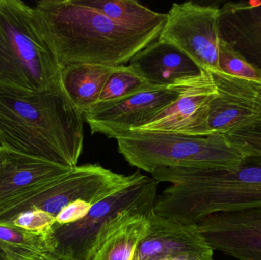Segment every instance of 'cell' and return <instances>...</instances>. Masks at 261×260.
I'll return each mask as SVG.
<instances>
[{
	"label": "cell",
	"mask_w": 261,
	"mask_h": 260,
	"mask_svg": "<svg viewBox=\"0 0 261 260\" xmlns=\"http://www.w3.org/2000/svg\"><path fill=\"white\" fill-rule=\"evenodd\" d=\"M5 151L3 148L0 147V171L3 167V162H4Z\"/></svg>",
	"instance_id": "4316f807"
},
{
	"label": "cell",
	"mask_w": 261,
	"mask_h": 260,
	"mask_svg": "<svg viewBox=\"0 0 261 260\" xmlns=\"http://www.w3.org/2000/svg\"><path fill=\"white\" fill-rule=\"evenodd\" d=\"M91 207V205L81 200L70 203L58 214L55 222L59 224H73L84 218Z\"/></svg>",
	"instance_id": "d4e9b609"
},
{
	"label": "cell",
	"mask_w": 261,
	"mask_h": 260,
	"mask_svg": "<svg viewBox=\"0 0 261 260\" xmlns=\"http://www.w3.org/2000/svg\"><path fill=\"white\" fill-rule=\"evenodd\" d=\"M156 260H166V259H156Z\"/></svg>",
	"instance_id": "f1b7e54d"
},
{
	"label": "cell",
	"mask_w": 261,
	"mask_h": 260,
	"mask_svg": "<svg viewBox=\"0 0 261 260\" xmlns=\"http://www.w3.org/2000/svg\"><path fill=\"white\" fill-rule=\"evenodd\" d=\"M219 67L220 72L261 83V71L251 65L229 44L221 39L219 44Z\"/></svg>",
	"instance_id": "7402d4cb"
},
{
	"label": "cell",
	"mask_w": 261,
	"mask_h": 260,
	"mask_svg": "<svg viewBox=\"0 0 261 260\" xmlns=\"http://www.w3.org/2000/svg\"><path fill=\"white\" fill-rule=\"evenodd\" d=\"M55 223V217L42 211L32 210L20 214L12 222L6 225H13L27 232L47 234Z\"/></svg>",
	"instance_id": "cb8c5ba5"
},
{
	"label": "cell",
	"mask_w": 261,
	"mask_h": 260,
	"mask_svg": "<svg viewBox=\"0 0 261 260\" xmlns=\"http://www.w3.org/2000/svg\"><path fill=\"white\" fill-rule=\"evenodd\" d=\"M219 10L192 1L173 3L158 39L177 47L202 70L220 72Z\"/></svg>",
	"instance_id": "ba28073f"
},
{
	"label": "cell",
	"mask_w": 261,
	"mask_h": 260,
	"mask_svg": "<svg viewBox=\"0 0 261 260\" xmlns=\"http://www.w3.org/2000/svg\"><path fill=\"white\" fill-rule=\"evenodd\" d=\"M221 39L261 71V1L228 2L219 10Z\"/></svg>",
	"instance_id": "9a60e30c"
},
{
	"label": "cell",
	"mask_w": 261,
	"mask_h": 260,
	"mask_svg": "<svg viewBox=\"0 0 261 260\" xmlns=\"http://www.w3.org/2000/svg\"><path fill=\"white\" fill-rule=\"evenodd\" d=\"M148 227L135 250L133 260L168 259L188 256L214 260L213 250L198 224H184L156 215H146Z\"/></svg>",
	"instance_id": "7c38bea8"
},
{
	"label": "cell",
	"mask_w": 261,
	"mask_h": 260,
	"mask_svg": "<svg viewBox=\"0 0 261 260\" xmlns=\"http://www.w3.org/2000/svg\"><path fill=\"white\" fill-rule=\"evenodd\" d=\"M210 72L181 84L179 98L147 125L133 131L174 133L188 136L211 135L208 114L212 101L217 96Z\"/></svg>",
	"instance_id": "30bf717a"
},
{
	"label": "cell",
	"mask_w": 261,
	"mask_h": 260,
	"mask_svg": "<svg viewBox=\"0 0 261 260\" xmlns=\"http://www.w3.org/2000/svg\"><path fill=\"white\" fill-rule=\"evenodd\" d=\"M129 65L152 85L164 88L193 79L203 72L177 47L158 39L133 56Z\"/></svg>",
	"instance_id": "5bb4252c"
},
{
	"label": "cell",
	"mask_w": 261,
	"mask_h": 260,
	"mask_svg": "<svg viewBox=\"0 0 261 260\" xmlns=\"http://www.w3.org/2000/svg\"><path fill=\"white\" fill-rule=\"evenodd\" d=\"M116 140L119 152L125 160L150 174L168 168L234 167L245 156L224 134L188 136L129 131Z\"/></svg>",
	"instance_id": "8992f818"
},
{
	"label": "cell",
	"mask_w": 261,
	"mask_h": 260,
	"mask_svg": "<svg viewBox=\"0 0 261 260\" xmlns=\"http://www.w3.org/2000/svg\"><path fill=\"white\" fill-rule=\"evenodd\" d=\"M182 83L143 92L116 102L96 104L84 113L85 122L92 134L117 139L147 125L172 105L180 95Z\"/></svg>",
	"instance_id": "9c48e42d"
},
{
	"label": "cell",
	"mask_w": 261,
	"mask_h": 260,
	"mask_svg": "<svg viewBox=\"0 0 261 260\" xmlns=\"http://www.w3.org/2000/svg\"><path fill=\"white\" fill-rule=\"evenodd\" d=\"M218 94L212 101L208 114L210 134H225L246 125L258 113L260 82L210 72Z\"/></svg>",
	"instance_id": "4fadbf2b"
},
{
	"label": "cell",
	"mask_w": 261,
	"mask_h": 260,
	"mask_svg": "<svg viewBox=\"0 0 261 260\" xmlns=\"http://www.w3.org/2000/svg\"><path fill=\"white\" fill-rule=\"evenodd\" d=\"M4 151V162L0 171V212L27 192L73 169Z\"/></svg>",
	"instance_id": "2e32d148"
},
{
	"label": "cell",
	"mask_w": 261,
	"mask_h": 260,
	"mask_svg": "<svg viewBox=\"0 0 261 260\" xmlns=\"http://www.w3.org/2000/svg\"><path fill=\"white\" fill-rule=\"evenodd\" d=\"M162 88L164 87L147 82L132 66H119L109 77L98 103L116 102L143 92Z\"/></svg>",
	"instance_id": "44dd1931"
},
{
	"label": "cell",
	"mask_w": 261,
	"mask_h": 260,
	"mask_svg": "<svg viewBox=\"0 0 261 260\" xmlns=\"http://www.w3.org/2000/svg\"><path fill=\"white\" fill-rule=\"evenodd\" d=\"M28 260H58L52 256L50 253L45 252V253H39V254L36 255L34 257L31 258V259Z\"/></svg>",
	"instance_id": "484cf974"
},
{
	"label": "cell",
	"mask_w": 261,
	"mask_h": 260,
	"mask_svg": "<svg viewBox=\"0 0 261 260\" xmlns=\"http://www.w3.org/2000/svg\"><path fill=\"white\" fill-rule=\"evenodd\" d=\"M116 67L70 64L61 69V84L73 105L84 113L98 103L109 77Z\"/></svg>",
	"instance_id": "e0dca14e"
},
{
	"label": "cell",
	"mask_w": 261,
	"mask_h": 260,
	"mask_svg": "<svg viewBox=\"0 0 261 260\" xmlns=\"http://www.w3.org/2000/svg\"><path fill=\"white\" fill-rule=\"evenodd\" d=\"M0 260H9L7 259V257H6V256H5L4 254H3L2 252H0Z\"/></svg>",
	"instance_id": "83f0119b"
},
{
	"label": "cell",
	"mask_w": 261,
	"mask_h": 260,
	"mask_svg": "<svg viewBox=\"0 0 261 260\" xmlns=\"http://www.w3.org/2000/svg\"><path fill=\"white\" fill-rule=\"evenodd\" d=\"M158 182L144 176L92 206L88 214L73 224L55 222L45 234L47 253L58 260H92L102 243L119 227L153 210Z\"/></svg>",
	"instance_id": "5b68a950"
},
{
	"label": "cell",
	"mask_w": 261,
	"mask_h": 260,
	"mask_svg": "<svg viewBox=\"0 0 261 260\" xmlns=\"http://www.w3.org/2000/svg\"><path fill=\"white\" fill-rule=\"evenodd\" d=\"M32 9L61 69L75 64L125 65L160 35L128 30L78 0H41Z\"/></svg>",
	"instance_id": "7a4b0ae2"
},
{
	"label": "cell",
	"mask_w": 261,
	"mask_h": 260,
	"mask_svg": "<svg viewBox=\"0 0 261 260\" xmlns=\"http://www.w3.org/2000/svg\"><path fill=\"white\" fill-rule=\"evenodd\" d=\"M146 215L134 218L113 232L92 260H133L137 247L148 227Z\"/></svg>",
	"instance_id": "d6986e66"
},
{
	"label": "cell",
	"mask_w": 261,
	"mask_h": 260,
	"mask_svg": "<svg viewBox=\"0 0 261 260\" xmlns=\"http://www.w3.org/2000/svg\"><path fill=\"white\" fill-rule=\"evenodd\" d=\"M61 67L41 37L32 6L0 0V89L37 93L61 84Z\"/></svg>",
	"instance_id": "277c9868"
},
{
	"label": "cell",
	"mask_w": 261,
	"mask_h": 260,
	"mask_svg": "<svg viewBox=\"0 0 261 260\" xmlns=\"http://www.w3.org/2000/svg\"><path fill=\"white\" fill-rule=\"evenodd\" d=\"M144 177L140 171L130 175L116 174L98 163L76 166L12 201L0 212V224H9L20 214L32 210L56 218L70 203L81 200L93 206Z\"/></svg>",
	"instance_id": "52a82bcc"
},
{
	"label": "cell",
	"mask_w": 261,
	"mask_h": 260,
	"mask_svg": "<svg viewBox=\"0 0 261 260\" xmlns=\"http://www.w3.org/2000/svg\"><path fill=\"white\" fill-rule=\"evenodd\" d=\"M81 4L101 12L122 27L136 32L161 34L167 14L154 12L133 0H78Z\"/></svg>",
	"instance_id": "ac0fdd59"
},
{
	"label": "cell",
	"mask_w": 261,
	"mask_h": 260,
	"mask_svg": "<svg viewBox=\"0 0 261 260\" xmlns=\"http://www.w3.org/2000/svg\"><path fill=\"white\" fill-rule=\"evenodd\" d=\"M197 224L213 250L239 260H261V206L213 214Z\"/></svg>",
	"instance_id": "8fae6325"
},
{
	"label": "cell",
	"mask_w": 261,
	"mask_h": 260,
	"mask_svg": "<svg viewBox=\"0 0 261 260\" xmlns=\"http://www.w3.org/2000/svg\"><path fill=\"white\" fill-rule=\"evenodd\" d=\"M0 252L9 260H28L47 251L45 235L0 224Z\"/></svg>",
	"instance_id": "ffe728a7"
},
{
	"label": "cell",
	"mask_w": 261,
	"mask_h": 260,
	"mask_svg": "<svg viewBox=\"0 0 261 260\" xmlns=\"http://www.w3.org/2000/svg\"><path fill=\"white\" fill-rule=\"evenodd\" d=\"M228 141L244 154L261 155V92L257 116L246 125L225 134Z\"/></svg>",
	"instance_id": "603a6c76"
},
{
	"label": "cell",
	"mask_w": 261,
	"mask_h": 260,
	"mask_svg": "<svg viewBox=\"0 0 261 260\" xmlns=\"http://www.w3.org/2000/svg\"><path fill=\"white\" fill-rule=\"evenodd\" d=\"M84 122L62 85L37 93L0 89V147L6 151L76 167Z\"/></svg>",
	"instance_id": "6da1fadb"
},
{
	"label": "cell",
	"mask_w": 261,
	"mask_h": 260,
	"mask_svg": "<svg viewBox=\"0 0 261 260\" xmlns=\"http://www.w3.org/2000/svg\"><path fill=\"white\" fill-rule=\"evenodd\" d=\"M151 175L171 183L156 197L153 212L182 224L261 206V155L247 154L234 167L168 168Z\"/></svg>",
	"instance_id": "3957f363"
}]
</instances>
